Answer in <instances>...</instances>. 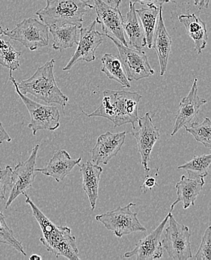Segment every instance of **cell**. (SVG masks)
Returning a JSON list of instances; mask_svg holds the SVG:
<instances>
[{
    "label": "cell",
    "instance_id": "1",
    "mask_svg": "<svg viewBox=\"0 0 211 260\" xmlns=\"http://www.w3.org/2000/svg\"><path fill=\"white\" fill-rule=\"evenodd\" d=\"M101 105L90 114L83 113L89 117H103L114 124V127L131 124L133 130L138 121V104L142 95L136 92L105 89Z\"/></svg>",
    "mask_w": 211,
    "mask_h": 260
},
{
    "label": "cell",
    "instance_id": "2",
    "mask_svg": "<svg viewBox=\"0 0 211 260\" xmlns=\"http://www.w3.org/2000/svg\"><path fill=\"white\" fill-rule=\"evenodd\" d=\"M23 195L26 197V204L30 206L33 216L42 230L40 242L47 251L56 257L63 256L70 260L80 259L76 238L72 235V230L66 226H56L36 206L26 193Z\"/></svg>",
    "mask_w": 211,
    "mask_h": 260
},
{
    "label": "cell",
    "instance_id": "3",
    "mask_svg": "<svg viewBox=\"0 0 211 260\" xmlns=\"http://www.w3.org/2000/svg\"><path fill=\"white\" fill-rule=\"evenodd\" d=\"M54 59L47 61L39 67L29 79L17 83V87L23 94H30L47 104H57L63 108L68 102L56 83L54 77Z\"/></svg>",
    "mask_w": 211,
    "mask_h": 260
},
{
    "label": "cell",
    "instance_id": "4",
    "mask_svg": "<svg viewBox=\"0 0 211 260\" xmlns=\"http://www.w3.org/2000/svg\"><path fill=\"white\" fill-rule=\"evenodd\" d=\"M45 8L36 12L47 26L72 24L83 27V17L94 9L89 0H46Z\"/></svg>",
    "mask_w": 211,
    "mask_h": 260
},
{
    "label": "cell",
    "instance_id": "5",
    "mask_svg": "<svg viewBox=\"0 0 211 260\" xmlns=\"http://www.w3.org/2000/svg\"><path fill=\"white\" fill-rule=\"evenodd\" d=\"M9 80L13 83L16 92L27 108L30 115V122L28 127L32 131V135H36L39 131H56L60 126V113L59 109L52 105H44L26 97V94L20 92L17 87V82L12 76V71L9 72Z\"/></svg>",
    "mask_w": 211,
    "mask_h": 260
},
{
    "label": "cell",
    "instance_id": "6",
    "mask_svg": "<svg viewBox=\"0 0 211 260\" xmlns=\"http://www.w3.org/2000/svg\"><path fill=\"white\" fill-rule=\"evenodd\" d=\"M168 225L162 239V245L168 256L174 260H187L193 258L189 228L181 224L174 218L171 211L168 212Z\"/></svg>",
    "mask_w": 211,
    "mask_h": 260
},
{
    "label": "cell",
    "instance_id": "7",
    "mask_svg": "<svg viewBox=\"0 0 211 260\" xmlns=\"http://www.w3.org/2000/svg\"><path fill=\"white\" fill-rule=\"evenodd\" d=\"M133 206H136V204L130 203L124 207L119 206L114 210L96 216V220L103 223L106 229L113 232L119 238L136 232H146V228L137 217L138 214L131 210Z\"/></svg>",
    "mask_w": 211,
    "mask_h": 260
},
{
    "label": "cell",
    "instance_id": "8",
    "mask_svg": "<svg viewBox=\"0 0 211 260\" xmlns=\"http://www.w3.org/2000/svg\"><path fill=\"white\" fill-rule=\"evenodd\" d=\"M4 36L17 41L31 51L47 46L50 42L49 27L36 18L24 19L12 31H4Z\"/></svg>",
    "mask_w": 211,
    "mask_h": 260
},
{
    "label": "cell",
    "instance_id": "9",
    "mask_svg": "<svg viewBox=\"0 0 211 260\" xmlns=\"http://www.w3.org/2000/svg\"><path fill=\"white\" fill-rule=\"evenodd\" d=\"M116 45L119 52L124 72L129 81L148 78L154 75V69L151 67L147 55L143 50H133L121 44L113 37H107Z\"/></svg>",
    "mask_w": 211,
    "mask_h": 260
},
{
    "label": "cell",
    "instance_id": "10",
    "mask_svg": "<svg viewBox=\"0 0 211 260\" xmlns=\"http://www.w3.org/2000/svg\"><path fill=\"white\" fill-rule=\"evenodd\" d=\"M39 147L40 146L39 144L34 146L29 158L26 161L17 164L12 170L9 184L10 193L6 203V209H7L20 195L26 193V190L32 187V184L36 179V159Z\"/></svg>",
    "mask_w": 211,
    "mask_h": 260
},
{
    "label": "cell",
    "instance_id": "11",
    "mask_svg": "<svg viewBox=\"0 0 211 260\" xmlns=\"http://www.w3.org/2000/svg\"><path fill=\"white\" fill-rule=\"evenodd\" d=\"M96 20H94L87 27L80 29V41L77 43V48L67 64L63 68V71L72 69L77 62L85 61L91 62L96 59L95 52L103 43V33L96 29Z\"/></svg>",
    "mask_w": 211,
    "mask_h": 260
},
{
    "label": "cell",
    "instance_id": "12",
    "mask_svg": "<svg viewBox=\"0 0 211 260\" xmlns=\"http://www.w3.org/2000/svg\"><path fill=\"white\" fill-rule=\"evenodd\" d=\"M94 9L97 14L96 23L101 26L103 34L107 37L115 38L128 47L123 30L124 17L119 8L113 7L103 0H94Z\"/></svg>",
    "mask_w": 211,
    "mask_h": 260
},
{
    "label": "cell",
    "instance_id": "13",
    "mask_svg": "<svg viewBox=\"0 0 211 260\" xmlns=\"http://www.w3.org/2000/svg\"><path fill=\"white\" fill-rule=\"evenodd\" d=\"M138 130L132 132V135L136 138L138 151L141 155L142 165L145 171L149 175L151 169L149 167V162L151 159L155 143L160 140L159 129L153 124L152 118L150 113L148 112L144 116L138 117Z\"/></svg>",
    "mask_w": 211,
    "mask_h": 260
},
{
    "label": "cell",
    "instance_id": "14",
    "mask_svg": "<svg viewBox=\"0 0 211 260\" xmlns=\"http://www.w3.org/2000/svg\"><path fill=\"white\" fill-rule=\"evenodd\" d=\"M169 214H167L164 220L159 224L154 231L143 239H140L131 251L127 252L123 257L130 258L136 256L137 260L158 259L163 256V248L161 236L163 230L168 222Z\"/></svg>",
    "mask_w": 211,
    "mask_h": 260
},
{
    "label": "cell",
    "instance_id": "15",
    "mask_svg": "<svg viewBox=\"0 0 211 260\" xmlns=\"http://www.w3.org/2000/svg\"><path fill=\"white\" fill-rule=\"evenodd\" d=\"M127 133H111L107 132L100 135L91 150V161L96 165H107L110 160L117 155L125 142Z\"/></svg>",
    "mask_w": 211,
    "mask_h": 260
},
{
    "label": "cell",
    "instance_id": "16",
    "mask_svg": "<svg viewBox=\"0 0 211 260\" xmlns=\"http://www.w3.org/2000/svg\"><path fill=\"white\" fill-rule=\"evenodd\" d=\"M207 101L198 95V80L195 79L190 92L183 98L179 104V108L176 116L175 122L173 126L171 136H174L182 127L190 124L199 113L201 106L205 105Z\"/></svg>",
    "mask_w": 211,
    "mask_h": 260
},
{
    "label": "cell",
    "instance_id": "17",
    "mask_svg": "<svg viewBox=\"0 0 211 260\" xmlns=\"http://www.w3.org/2000/svg\"><path fill=\"white\" fill-rule=\"evenodd\" d=\"M81 160V157L72 158L67 151H56L45 167L36 169V171L53 178L57 182H61L76 166L80 165Z\"/></svg>",
    "mask_w": 211,
    "mask_h": 260
},
{
    "label": "cell",
    "instance_id": "18",
    "mask_svg": "<svg viewBox=\"0 0 211 260\" xmlns=\"http://www.w3.org/2000/svg\"><path fill=\"white\" fill-rule=\"evenodd\" d=\"M171 43L172 41H171V36L168 35L166 30L163 18V7L160 6L158 23L154 31L152 48L155 50L156 53L158 56L161 76H163L166 72L168 57L171 52Z\"/></svg>",
    "mask_w": 211,
    "mask_h": 260
},
{
    "label": "cell",
    "instance_id": "19",
    "mask_svg": "<svg viewBox=\"0 0 211 260\" xmlns=\"http://www.w3.org/2000/svg\"><path fill=\"white\" fill-rule=\"evenodd\" d=\"M204 184V178H190L183 175L180 181L175 184L177 200L171 205L170 211H172L179 203H183L184 209L194 206L197 197L202 191Z\"/></svg>",
    "mask_w": 211,
    "mask_h": 260
},
{
    "label": "cell",
    "instance_id": "20",
    "mask_svg": "<svg viewBox=\"0 0 211 260\" xmlns=\"http://www.w3.org/2000/svg\"><path fill=\"white\" fill-rule=\"evenodd\" d=\"M83 177V188L89 198L91 210H94L98 199L99 183L103 168L99 165L87 161L83 165H78Z\"/></svg>",
    "mask_w": 211,
    "mask_h": 260
},
{
    "label": "cell",
    "instance_id": "21",
    "mask_svg": "<svg viewBox=\"0 0 211 260\" xmlns=\"http://www.w3.org/2000/svg\"><path fill=\"white\" fill-rule=\"evenodd\" d=\"M135 3H130L129 11L123 21V30L127 35L128 45L137 50H142L146 47V39L139 19L137 17Z\"/></svg>",
    "mask_w": 211,
    "mask_h": 260
},
{
    "label": "cell",
    "instance_id": "22",
    "mask_svg": "<svg viewBox=\"0 0 211 260\" xmlns=\"http://www.w3.org/2000/svg\"><path fill=\"white\" fill-rule=\"evenodd\" d=\"M179 20L184 25L187 34L193 39L195 50L198 54H200L207 46L208 41L206 23L196 14L179 16Z\"/></svg>",
    "mask_w": 211,
    "mask_h": 260
},
{
    "label": "cell",
    "instance_id": "23",
    "mask_svg": "<svg viewBox=\"0 0 211 260\" xmlns=\"http://www.w3.org/2000/svg\"><path fill=\"white\" fill-rule=\"evenodd\" d=\"M49 31L53 36V48L55 50H61L71 48L78 43L80 28L75 25L67 24L58 26L55 25L48 26Z\"/></svg>",
    "mask_w": 211,
    "mask_h": 260
},
{
    "label": "cell",
    "instance_id": "24",
    "mask_svg": "<svg viewBox=\"0 0 211 260\" xmlns=\"http://www.w3.org/2000/svg\"><path fill=\"white\" fill-rule=\"evenodd\" d=\"M159 12L160 6L157 7L154 5H149L146 8H142L136 10L137 17L139 18L146 36V46L149 49L152 48L154 31L158 23Z\"/></svg>",
    "mask_w": 211,
    "mask_h": 260
},
{
    "label": "cell",
    "instance_id": "25",
    "mask_svg": "<svg viewBox=\"0 0 211 260\" xmlns=\"http://www.w3.org/2000/svg\"><path fill=\"white\" fill-rule=\"evenodd\" d=\"M101 72L110 80H115L121 85L122 88H130L124 68L119 56L111 53H105L101 59Z\"/></svg>",
    "mask_w": 211,
    "mask_h": 260
},
{
    "label": "cell",
    "instance_id": "26",
    "mask_svg": "<svg viewBox=\"0 0 211 260\" xmlns=\"http://www.w3.org/2000/svg\"><path fill=\"white\" fill-rule=\"evenodd\" d=\"M211 164V154L196 156L192 160L179 166V170H185L190 178H204L207 176Z\"/></svg>",
    "mask_w": 211,
    "mask_h": 260
},
{
    "label": "cell",
    "instance_id": "27",
    "mask_svg": "<svg viewBox=\"0 0 211 260\" xmlns=\"http://www.w3.org/2000/svg\"><path fill=\"white\" fill-rule=\"evenodd\" d=\"M186 132L190 133L198 143L205 147H211V122L209 118H204L201 123L193 122L189 127L185 126Z\"/></svg>",
    "mask_w": 211,
    "mask_h": 260
},
{
    "label": "cell",
    "instance_id": "28",
    "mask_svg": "<svg viewBox=\"0 0 211 260\" xmlns=\"http://www.w3.org/2000/svg\"><path fill=\"white\" fill-rule=\"evenodd\" d=\"M20 56L21 52L16 50L10 42H6L4 47L0 49V64L9 70H17L20 68Z\"/></svg>",
    "mask_w": 211,
    "mask_h": 260
},
{
    "label": "cell",
    "instance_id": "29",
    "mask_svg": "<svg viewBox=\"0 0 211 260\" xmlns=\"http://www.w3.org/2000/svg\"><path fill=\"white\" fill-rule=\"evenodd\" d=\"M0 243L11 246L17 252L26 256L23 246L20 241L15 237L13 231L8 226L4 214L0 211Z\"/></svg>",
    "mask_w": 211,
    "mask_h": 260
},
{
    "label": "cell",
    "instance_id": "30",
    "mask_svg": "<svg viewBox=\"0 0 211 260\" xmlns=\"http://www.w3.org/2000/svg\"><path fill=\"white\" fill-rule=\"evenodd\" d=\"M193 258L196 260L211 259V226L210 225L205 230L204 236L201 239V245Z\"/></svg>",
    "mask_w": 211,
    "mask_h": 260
},
{
    "label": "cell",
    "instance_id": "31",
    "mask_svg": "<svg viewBox=\"0 0 211 260\" xmlns=\"http://www.w3.org/2000/svg\"><path fill=\"white\" fill-rule=\"evenodd\" d=\"M12 168L9 165L5 169L0 168V200L6 199V190L11 182Z\"/></svg>",
    "mask_w": 211,
    "mask_h": 260
},
{
    "label": "cell",
    "instance_id": "32",
    "mask_svg": "<svg viewBox=\"0 0 211 260\" xmlns=\"http://www.w3.org/2000/svg\"><path fill=\"white\" fill-rule=\"evenodd\" d=\"M131 3H139V4L142 5H146V6H149V5H154V6H163V4H166V3H174L173 0H130Z\"/></svg>",
    "mask_w": 211,
    "mask_h": 260
},
{
    "label": "cell",
    "instance_id": "33",
    "mask_svg": "<svg viewBox=\"0 0 211 260\" xmlns=\"http://www.w3.org/2000/svg\"><path fill=\"white\" fill-rule=\"evenodd\" d=\"M156 178L152 177V176L147 175L146 180L144 181L143 184L141 185V189L143 190V193H146L148 190H150L154 186L156 185Z\"/></svg>",
    "mask_w": 211,
    "mask_h": 260
},
{
    "label": "cell",
    "instance_id": "34",
    "mask_svg": "<svg viewBox=\"0 0 211 260\" xmlns=\"http://www.w3.org/2000/svg\"><path fill=\"white\" fill-rule=\"evenodd\" d=\"M4 141L11 142L12 138L9 136V133L6 132L3 123L0 122V144Z\"/></svg>",
    "mask_w": 211,
    "mask_h": 260
},
{
    "label": "cell",
    "instance_id": "35",
    "mask_svg": "<svg viewBox=\"0 0 211 260\" xmlns=\"http://www.w3.org/2000/svg\"><path fill=\"white\" fill-rule=\"evenodd\" d=\"M210 3V0H198V9L201 10L203 9H207Z\"/></svg>",
    "mask_w": 211,
    "mask_h": 260
},
{
    "label": "cell",
    "instance_id": "36",
    "mask_svg": "<svg viewBox=\"0 0 211 260\" xmlns=\"http://www.w3.org/2000/svg\"><path fill=\"white\" fill-rule=\"evenodd\" d=\"M107 3L113 7L119 8L120 6L121 0H107Z\"/></svg>",
    "mask_w": 211,
    "mask_h": 260
},
{
    "label": "cell",
    "instance_id": "37",
    "mask_svg": "<svg viewBox=\"0 0 211 260\" xmlns=\"http://www.w3.org/2000/svg\"><path fill=\"white\" fill-rule=\"evenodd\" d=\"M29 259L30 260H42V257L40 255L33 254L31 256H29Z\"/></svg>",
    "mask_w": 211,
    "mask_h": 260
},
{
    "label": "cell",
    "instance_id": "38",
    "mask_svg": "<svg viewBox=\"0 0 211 260\" xmlns=\"http://www.w3.org/2000/svg\"><path fill=\"white\" fill-rule=\"evenodd\" d=\"M3 33H4V30H3V28H2V26H0V34L3 35Z\"/></svg>",
    "mask_w": 211,
    "mask_h": 260
},
{
    "label": "cell",
    "instance_id": "39",
    "mask_svg": "<svg viewBox=\"0 0 211 260\" xmlns=\"http://www.w3.org/2000/svg\"><path fill=\"white\" fill-rule=\"evenodd\" d=\"M193 1H194V4L197 6V5H198V0H193Z\"/></svg>",
    "mask_w": 211,
    "mask_h": 260
},
{
    "label": "cell",
    "instance_id": "40",
    "mask_svg": "<svg viewBox=\"0 0 211 260\" xmlns=\"http://www.w3.org/2000/svg\"><path fill=\"white\" fill-rule=\"evenodd\" d=\"M1 36H2V35H1V34H0V37H1Z\"/></svg>",
    "mask_w": 211,
    "mask_h": 260
}]
</instances>
